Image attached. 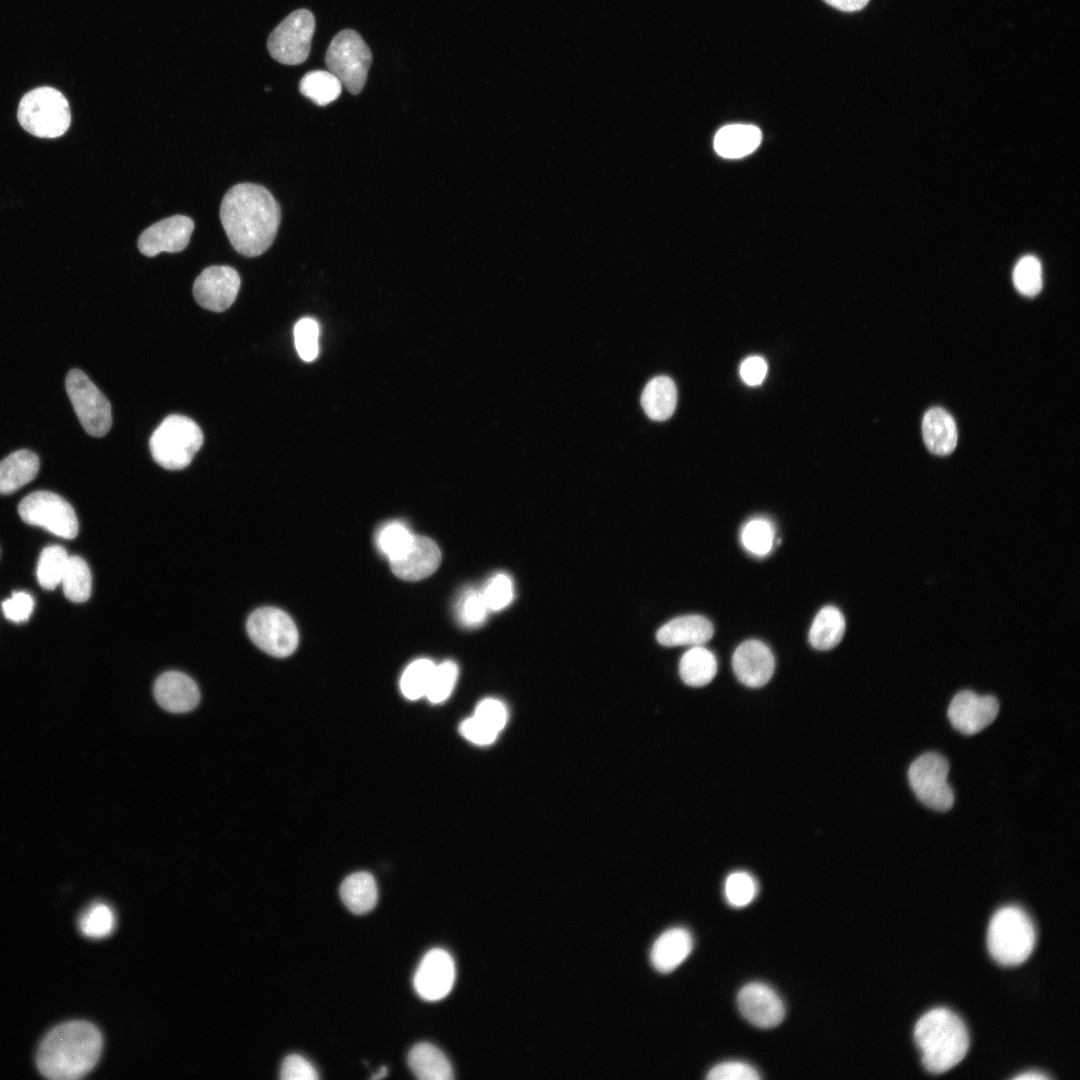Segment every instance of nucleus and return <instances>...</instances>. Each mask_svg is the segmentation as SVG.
Wrapping results in <instances>:
<instances>
[{
    "instance_id": "nucleus-1",
    "label": "nucleus",
    "mask_w": 1080,
    "mask_h": 1080,
    "mask_svg": "<svg viewBox=\"0 0 1080 1080\" xmlns=\"http://www.w3.org/2000/svg\"><path fill=\"white\" fill-rule=\"evenodd\" d=\"M220 219L233 248L244 256L256 257L272 245L281 211L264 186L239 183L224 195Z\"/></svg>"
},
{
    "instance_id": "nucleus-2",
    "label": "nucleus",
    "mask_w": 1080,
    "mask_h": 1080,
    "mask_svg": "<svg viewBox=\"0 0 1080 1080\" xmlns=\"http://www.w3.org/2000/svg\"><path fill=\"white\" fill-rule=\"evenodd\" d=\"M103 1046L100 1031L87 1021H70L51 1030L37 1053L42 1075L53 1080H75L90 1072Z\"/></svg>"
},
{
    "instance_id": "nucleus-3",
    "label": "nucleus",
    "mask_w": 1080,
    "mask_h": 1080,
    "mask_svg": "<svg viewBox=\"0 0 1080 1080\" xmlns=\"http://www.w3.org/2000/svg\"><path fill=\"white\" fill-rule=\"evenodd\" d=\"M914 1040L924 1068L933 1074L956 1066L969 1048V1034L963 1020L946 1008L926 1012L916 1023Z\"/></svg>"
},
{
    "instance_id": "nucleus-4",
    "label": "nucleus",
    "mask_w": 1080,
    "mask_h": 1080,
    "mask_svg": "<svg viewBox=\"0 0 1080 1080\" xmlns=\"http://www.w3.org/2000/svg\"><path fill=\"white\" fill-rule=\"evenodd\" d=\"M1036 939L1034 925L1024 910L1005 906L991 918L987 947L993 959L1004 966H1016L1032 953Z\"/></svg>"
},
{
    "instance_id": "nucleus-5",
    "label": "nucleus",
    "mask_w": 1080,
    "mask_h": 1080,
    "mask_svg": "<svg viewBox=\"0 0 1080 1080\" xmlns=\"http://www.w3.org/2000/svg\"><path fill=\"white\" fill-rule=\"evenodd\" d=\"M203 444L200 427L183 415H169L154 430L149 448L154 461L168 470L187 467Z\"/></svg>"
},
{
    "instance_id": "nucleus-6",
    "label": "nucleus",
    "mask_w": 1080,
    "mask_h": 1080,
    "mask_svg": "<svg viewBox=\"0 0 1080 1080\" xmlns=\"http://www.w3.org/2000/svg\"><path fill=\"white\" fill-rule=\"evenodd\" d=\"M17 117L27 132L41 138L59 137L71 123L67 99L52 87L27 92L20 100Z\"/></svg>"
},
{
    "instance_id": "nucleus-7",
    "label": "nucleus",
    "mask_w": 1080,
    "mask_h": 1080,
    "mask_svg": "<svg viewBox=\"0 0 1080 1080\" xmlns=\"http://www.w3.org/2000/svg\"><path fill=\"white\" fill-rule=\"evenodd\" d=\"M325 63L351 94H359L365 86L372 64V53L358 32L344 29L331 40Z\"/></svg>"
},
{
    "instance_id": "nucleus-8",
    "label": "nucleus",
    "mask_w": 1080,
    "mask_h": 1080,
    "mask_svg": "<svg viewBox=\"0 0 1080 1080\" xmlns=\"http://www.w3.org/2000/svg\"><path fill=\"white\" fill-rule=\"evenodd\" d=\"M949 763L935 752L917 757L909 766L907 777L916 798L926 807L946 812L954 804V792L948 783Z\"/></svg>"
},
{
    "instance_id": "nucleus-9",
    "label": "nucleus",
    "mask_w": 1080,
    "mask_h": 1080,
    "mask_svg": "<svg viewBox=\"0 0 1080 1080\" xmlns=\"http://www.w3.org/2000/svg\"><path fill=\"white\" fill-rule=\"evenodd\" d=\"M253 643L274 657H287L298 646L299 635L292 618L275 607H261L253 611L246 624Z\"/></svg>"
},
{
    "instance_id": "nucleus-10",
    "label": "nucleus",
    "mask_w": 1080,
    "mask_h": 1080,
    "mask_svg": "<svg viewBox=\"0 0 1080 1080\" xmlns=\"http://www.w3.org/2000/svg\"><path fill=\"white\" fill-rule=\"evenodd\" d=\"M65 387L74 411L84 430L95 437L107 434L112 424L111 405L90 378L79 369H71Z\"/></svg>"
},
{
    "instance_id": "nucleus-11",
    "label": "nucleus",
    "mask_w": 1080,
    "mask_h": 1080,
    "mask_svg": "<svg viewBox=\"0 0 1080 1080\" xmlns=\"http://www.w3.org/2000/svg\"><path fill=\"white\" fill-rule=\"evenodd\" d=\"M22 520L40 526L54 535L72 539L79 529L78 519L72 506L61 496L50 491H35L23 498L18 506Z\"/></svg>"
},
{
    "instance_id": "nucleus-12",
    "label": "nucleus",
    "mask_w": 1080,
    "mask_h": 1080,
    "mask_svg": "<svg viewBox=\"0 0 1080 1080\" xmlns=\"http://www.w3.org/2000/svg\"><path fill=\"white\" fill-rule=\"evenodd\" d=\"M314 30L315 18L310 10L293 11L270 33L267 41L270 55L285 65L303 63L310 54Z\"/></svg>"
},
{
    "instance_id": "nucleus-13",
    "label": "nucleus",
    "mask_w": 1080,
    "mask_h": 1080,
    "mask_svg": "<svg viewBox=\"0 0 1080 1080\" xmlns=\"http://www.w3.org/2000/svg\"><path fill=\"white\" fill-rule=\"evenodd\" d=\"M240 285V276L234 268L210 266L195 279L193 295L200 307L223 312L234 303Z\"/></svg>"
},
{
    "instance_id": "nucleus-14",
    "label": "nucleus",
    "mask_w": 1080,
    "mask_h": 1080,
    "mask_svg": "<svg viewBox=\"0 0 1080 1080\" xmlns=\"http://www.w3.org/2000/svg\"><path fill=\"white\" fill-rule=\"evenodd\" d=\"M998 712L999 702L994 696L963 690L953 697L947 716L957 731L964 735H974L989 726Z\"/></svg>"
},
{
    "instance_id": "nucleus-15",
    "label": "nucleus",
    "mask_w": 1080,
    "mask_h": 1080,
    "mask_svg": "<svg viewBox=\"0 0 1080 1080\" xmlns=\"http://www.w3.org/2000/svg\"><path fill=\"white\" fill-rule=\"evenodd\" d=\"M455 975V964L450 953L441 948L431 949L424 955L415 972V991L424 1000H441L451 991Z\"/></svg>"
},
{
    "instance_id": "nucleus-16",
    "label": "nucleus",
    "mask_w": 1080,
    "mask_h": 1080,
    "mask_svg": "<svg viewBox=\"0 0 1080 1080\" xmlns=\"http://www.w3.org/2000/svg\"><path fill=\"white\" fill-rule=\"evenodd\" d=\"M194 229V222L184 215H174L146 228L138 238L140 252L153 257L161 252L176 253L184 250Z\"/></svg>"
},
{
    "instance_id": "nucleus-17",
    "label": "nucleus",
    "mask_w": 1080,
    "mask_h": 1080,
    "mask_svg": "<svg viewBox=\"0 0 1080 1080\" xmlns=\"http://www.w3.org/2000/svg\"><path fill=\"white\" fill-rule=\"evenodd\" d=\"M737 1003L744 1018L759 1028L775 1027L785 1015L781 998L764 983L753 982L745 985L738 993Z\"/></svg>"
},
{
    "instance_id": "nucleus-18",
    "label": "nucleus",
    "mask_w": 1080,
    "mask_h": 1080,
    "mask_svg": "<svg viewBox=\"0 0 1080 1080\" xmlns=\"http://www.w3.org/2000/svg\"><path fill=\"white\" fill-rule=\"evenodd\" d=\"M732 667L742 684L758 688L771 679L775 669V659L765 643L759 640H747L736 648L732 657Z\"/></svg>"
},
{
    "instance_id": "nucleus-19",
    "label": "nucleus",
    "mask_w": 1080,
    "mask_h": 1080,
    "mask_svg": "<svg viewBox=\"0 0 1080 1080\" xmlns=\"http://www.w3.org/2000/svg\"><path fill=\"white\" fill-rule=\"evenodd\" d=\"M441 552L437 544L424 536H413L408 548L390 561L392 572L406 581L422 580L438 568Z\"/></svg>"
},
{
    "instance_id": "nucleus-20",
    "label": "nucleus",
    "mask_w": 1080,
    "mask_h": 1080,
    "mask_svg": "<svg viewBox=\"0 0 1080 1080\" xmlns=\"http://www.w3.org/2000/svg\"><path fill=\"white\" fill-rule=\"evenodd\" d=\"M154 697L166 711L184 713L193 710L199 703L200 692L195 681L179 671L161 674L154 683Z\"/></svg>"
},
{
    "instance_id": "nucleus-21",
    "label": "nucleus",
    "mask_w": 1080,
    "mask_h": 1080,
    "mask_svg": "<svg viewBox=\"0 0 1080 1080\" xmlns=\"http://www.w3.org/2000/svg\"><path fill=\"white\" fill-rule=\"evenodd\" d=\"M712 623L701 615L674 618L657 631V641L663 646L702 645L713 636Z\"/></svg>"
},
{
    "instance_id": "nucleus-22",
    "label": "nucleus",
    "mask_w": 1080,
    "mask_h": 1080,
    "mask_svg": "<svg viewBox=\"0 0 1080 1080\" xmlns=\"http://www.w3.org/2000/svg\"><path fill=\"white\" fill-rule=\"evenodd\" d=\"M693 940L685 928L675 927L662 933L651 949V962L656 970L668 973L676 969L690 954Z\"/></svg>"
},
{
    "instance_id": "nucleus-23",
    "label": "nucleus",
    "mask_w": 1080,
    "mask_h": 1080,
    "mask_svg": "<svg viewBox=\"0 0 1080 1080\" xmlns=\"http://www.w3.org/2000/svg\"><path fill=\"white\" fill-rule=\"evenodd\" d=\"M922 433L927 449L936 455L952 453L957 445V427L953 417L944 409L928 410L922 421Z\"/></svg>"
},
{
    "instance_id": "nucleus-24",
    "label": "nucleus",
    "mask_w": 1080,
    "mask_h": 1080,
    "mask_svg": "<svg viewBox=\"0 0 1080 1080\" xmlns=\"http://www.w3.org/2000/svg\"><path fill=\"white\" fill-rule=\"evenodd\" d=\"M40 461L36 453L21 449L0 461V494H11L31 482L38 474Z\"/></svg>"
},
{
    "instance_id": "nucleus-25",
    "label": "nucleus",
    "mask_w": 1080,
    "mask_h": 1080,
    "mask_svg": "<svg viewBox=\"0 0 1080 1080\" xmlns=\"http://www.w3.org/2000/svg\"><path fill=\"white\" fill-rule=\"evenodd\" d=\"M408 1065L413 1074L421 1080L453 1079L452 1066L445 1054L435 1045L421 1042L412 1047L408 1054Z\"/></svg>"
},
{
    "instance_id": "nucleus-26",
    "label": "nucleus",
    "mask_w": 1080,
    "mask_h": 1080,
    "mask_svg": "<svg viewBox=\"0 0 1080 1080\" xmlns=\"http://www.w3.org/2000/svg\"><path fill=\"white\" fill-rule=\"evenodd\" d=\"M761 138V131L756 126L731 124L717 132L714 148L722 157L741 158L753 152L759 146Z\"/></svg>"
},
{
    "instance_id": "nucleus-27",
    "label": "nucleus",
    "mask_w": 1080,
    "mask_h": 1080,
    "mask_svg": "<svg viewBox=\"0 0 1080 1080\" xmlns=\"http://www.w3.org/2000/svg\"><path fill=\"white\" fill-rule=\"evenodd\" d=\"M677 403V389L668 376L652 378L645 386L641 405L646 415L656 421H664L672 416Z\"/></svg>"
},
{
    "instance_id": "nucleus-28",
    "label": "nucleus",
    "mask_w": 1080,
    "mask_h": 1080,
    "mask_svg": "<svg viewBox=\"0 0 1080 1080\" xmlns=\"http://www.w3.org/2000/svg\"><path fill=\"white\" fill-rule=\"evenodd\" d=\"M344 905L354 914H366L377 903L378 890L374 877L365 871L347 876L340 886Z\"/></svg>"
},
{
    "instance_id": "nucleus-29",
    "label": "nucleus",
    "mask_w": 1080,
    "mask_h": 1080,
    "mask_svg": "<svg viewBox=\"0 0 1080 1080\" xmlns=\"http://www.w3.org/2000/svg\"><path fill=\"white\" fill-rule=\"evenodd\" d=\"M717 672L714 654L702 645L693 646L681 657L679 674L683 682L692 687L710 683Z\"/></svg>"
},
{
    "instance_id": "nucleus-30",
    "label": "nucleus",
    "mask_w": 1080,
    "mask_h": 1080,
    "mask_svg": "<svg viewBox=\"0 0 1080 1080\" xmlns=\"http://www.w3.org/2000/svg\"><path fill=\"white\" fill-rule=\"evenodd\" d=\"M845 632L843 614L834 606L823 607L815 616L809 642L818 650H829L839 644Z\"/></svg>"
},
{
    "instance_id": "nucleus-31",
    "label": "nucleus",
    "mask_w": 1080,
    "mask_h": 1080,
    "mask_svg": "<svg viewBox=\"0 0 1080 1080\" xmlns=\"http://www.w3.org/2000/svg\"><path fill=\"white\" fill-rule=\"evenodd\" d=\"M299 91L315 104L326 106L340 96L342 83L329 70H314L303 76L299 83Z\"/></svg>"
},
{
    "instance_id": "nucleus-32",
    "label": "nucleus",
    "mask_w": 1080,
    "mask_h": 1080,
    "mask_svg": "<svg viewBox=\"0 0 1080 1080\" xmlns=\"http://www.w3.org/2000/svg\"><path fill=\"white\" fill-rule=\"evenodd\" d=\"M61 583L70 601L80 603L88 600L92 576L87 563L79 556H69Z\"/></svg>"
},
{
    "instance_id": "nucleus-33",
    "label": "nucleus",
    "mask_w": 1080,
    "mask_h": 1080,
    "mask_svg": "<svg viewBox=\"0 0 1080 1080\" xmlns=\"http://www.w3.org/2000/svg\"><path fill=\"white\" fill-rule=\"evenodd\" d=\"M116 924L113 909L102 902L89 906L80 916L78 925L81 933L88 938L101 939L109 936Z\"/></svg>"
},
{
    "instance_id": "nucleus-34",
    "label": "nucleus",
    "mask_w": 1080,
    "mask_h": 1080,
    "mask_svg": "<svg viewBox=\"0 0 1080 1080\" xmlns=\"http://www.w3.org/2000/svg\"><path fill=\"white\" fill-rule=\"evenodd\" d=\"M68 557L66 550L59 545L43 549L37 566V580L41 587L52 590L61 583Z\"/></svg>"
},
{
    "instance_id": "nucleus-35",
    "label": "nucleus",
    "mask_w": 1080,
    "mask_h": 1080,
    "mask_svg": "<svg viewBox=\"0 0 1080 1080\" xmlns=\"http://www.w3.org/2000/svg\"><path fill=\"white\" fill-rule=\"evenodd\" d=\"M741 541L748 552L758 557H764L773 548L775 542L774 527L767 519L754 518L743 527Z\"/></svg>"
},
{
    "instance_id": "nucleus-36",
    "label": "nucleus",
    "mask_w": 1080,
    "mask_h": 1080,
    "mask_svg": "<svg viewBox=\"0 0 1080 1080\" xmlns=\"http://www.w3.org/2000/svg\"><path fill=\"white\" fill-rule=\"evenodd\" d=\"M435 664L428 659L412 662L403 672L400 688L403 695L416 700L426 695Z\"/></svg>"
},
{
    "instance_id": "nucleus-37",
    "label": "nucleus",
    "mask_w": 1080,
    "mask_h": 1080,
    "mask_svg": "<svg viewBox=\"0 0 1080 1080\" xmlns=\"http://www.w3.org/2000/svg\"><path fill=\"white\" fill-rule=\"evenodd\" d=\"M724 892L731 906L741 908L754 900L758 893V884L751 874L737 871L727 877Z\"/></svg>"
},
{
    "instance_id": "nucleus-38",
    "label": "nucleus",
    "mask_w": 1080,
    "mask_h": 1080,
    "mask_svg": "<svg viewBox=\"0 0 1080 1080\" xmlns=\"http://www.w3.org/2000/svg\"><path fill=\"white\" fill-rule=\"evenodd\" d=\"M1016 289L1025 296H1035L1042 288V270L1039 260L1034 256L1021 258L1013 271Z\"/></svg>"
},
{
    "instance_id": "nucleus-39",
    "label": "nucleus",
    "mask_w": 1080,
    "mask_h": 1080,
    "mask_svg": "<svg viewBox=\"0 0 1080 1080\" xmlns=\"http://www.w3.org/2000/svg\"><path fill=\"white\" fill-rule=\"evenodd\" d=\"M458 672L457 664L450 660L435 665L425 697L432 703L445 701L456 684Z\"/></svg>"
},
{
    "instance_id": "nucleus-40",
    "label": "nucleus",
    "mask_w": 1080,
    "mask_h": 1080,
    "mask_svg": "<svg viewBox=\"0 0 1080 1080\" xmlns=\"http://www.w3.org/2000/svg\"><path fill=\"white\" fill-rule=\"evenodd\" d=\"M413 534L401 522L385 525L378 534V545L389 561L399 557L410 545Z\"/></svg>"
},
{
    "instance_id": "nucleus-41",
    "label": "nucleus",
    "mask_w": 1080,
    "mask_h": 1080,
    "mask_svg": "<svg viewBox=\"0 0 1080 1080\" xmlns=\"http://www.w3.org/2000/svg\"><path fill=\"white\" fill-rule=\"evenodd\" d=\"M295 347L304 361H313L319 352V325L310 317L300 319L294 327Z\"/></svg>"
},
{
    "instance_id": "nucleus-42",
    "label": "nucleus",
    "mask_w": 1080,
    "mask_h": 1080,
    "mask_svg": "<svg viewBox=\"0 0 1080 1080\" xmlns=\"http://www.w3.org/2000/svg\"><path fill=\"white\" fill-rule=\"evenodd\" d=\"M481 594L489 610L499 611L513 599V582L508 575L497 574L489 580Z\"/></svg>"
},
{
    "instance_id": "nucleus-43",
    "label": "nucleus",
    "mask_w": 1080,
    "mask_h": 1080,
    "mask_svg": "<svg viewBox=\"0 0 1080 1080\" xmlns=\"http://www.w3.org/2000/svg\"><path fill=\"white\" fill-rule=\"evenodd\" d=\"M473 716L500 733L508 721V710L500 700L486 698L478 703Z\"/></svg>"
},
{
    "instance_id": "nucleus-44",
    "label": "nucleus",
    "mask_w": 1080,
    "mask_h": 1080,
    "mask_svg": "<svg viewBox=\"0 0 1080 1080\" xmlns=\"http://www.w3.org/2000/svg\"><path fill=\"white\" fill-rule=\"evenodd\" d=\"M488 607L481 592L469 591L462 598L459 617L466 626H477L484 622Z\"/></svg>"
},
{
    "instance_id": "nucleus-45",
    "label": "nucleus",
    "mask_w": 1080,
    "mask_h": 1080,
    "mask_svg": "<svg viewBox=\"0 0 1080 1080\" xmlns=\"http://www.w3.org/2000/svg\"><path fill=\"white\" fill-rule=\"evenodd\" d=\"M757 1070L744 1062L728 1061L714 1066L707 1074L710 1080H756Z\"/></svg>"
},
{
    "instance_id": "nucleus-46",
    "label": "nucleus",
    "mask_w": 1080,
    "mask_h": 1080,
    "mask_svg": "<svg viewBox=\"0 0 1080 1080\" xmlns=\"http://www.w3.org/2000/svg\"><path fill=\"white\" fill-rule=\"evenodd\" d=\"M280 1078L283 1080H316L319 1075L315 1067L306 1058L298 1054H291L282 1062Z\"/></svg>"
},
{
    "instance_id": "nucleus-47",
    "label": "nucleus",
    "mask_w": 1080,
    "mask_h": 1080,
    "mask_svg": "<svg viewBox=\"0 0 1080 1080\" xmlns=\"http://www.w3.org/2000/svg\"><path fill=\"white\" fill-rule=\"evenodd\" d=\"M459 731L464 738L477 745H489L499 734L474 716L463 720Z\"/></svg>"
},
{
    "instance_id": "nucleus-48",
    "label": "nucleus",
    "mask_w": 1080,
    "mask_h": 1080,
    "mask_svg": "<svg viewBox=\"0 0 1080 1080\" xmlns=\"http://www.w3.org/2000/svg\"><path fill=\"white\" fill-rule=\"evenodd\" d=\"M33 599L25 592H14L12 597L2 603L4 615L13 622L28 620L33 610Z\"/></svg>"
},
{
    "instance_id": "nucleus-49",
    "label": "nucleus",
    "mask_w": 1080,
    "mask_h": 1080,
    "mask_svg": "<svg viewBox=\"0 0 1080 1080\" xmlns=\"http://www.w3.org/2000/svg\"><path fill=\"white\" fill-rule=\"evenodd\" d=\"M767 369V363L762 357L750 356L742 362L740 375L747 385L756 386L764 380Z\"/></svg>"
},
{
    "instance_id": "nucleus-50",
    "label": "nucleus",
    "mask_w": 1080,
    "mask_h": 1080,
    "mask_svg": "<svg viewBox=\"0 0 1080 1080\" xmlns=\"http://www.w3.org/2000/svg\"><path fill=\"white\" fill-rule=\"evenodd\" d=\"M830 6L845 12H854L864 8L869 0H824Z\"/></svg>"
},
{
    "instance_id": "nucleus-51",
    "label": "nucleus",
    "mask_w": 1080,
    "mask_h": 1080,
    "mask_svg": "<svg viewBox=\"0 0 1080 1080\" xmlns=\"http://www.w3.org/2000/svg\"><path fill=\"white\" fill-rule=\"evenodd\" d=\"M1047 1078H1049L1047 1075L1036 1072V1071L1022 1073V1074L1015 1077V1079H1021V1080H1028V1079L1029 1080L1030 1079H1032V1080L1033 1079L1042 1080V1079H1047Z\"/></svg>"
},
{
    "instance_id": "nucleus-52",
    "label": "nucleus",
    "mask_w": 1080,
    "mask_h": 1080,
    "mask_svg": "<svg viewBox=\"0 0 1080 1080\" xmlns=\"http://www.w3.org/2000/svg\"><path fill=\"white\" fill-rule=\"evenodd\" d=\"M388 1070L385 1066L381 1067L371 1078L380 1079L387 1076Z\"/></svg>"
}]
</instances>
